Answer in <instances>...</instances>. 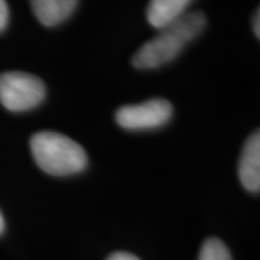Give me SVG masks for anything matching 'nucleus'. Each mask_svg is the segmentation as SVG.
I'll use <instances>...</instances> for the list:
<instances>
[{"label": "nucleus", "mask_w": 260, "mask_h": 260, "mask_svg": "<svg viewBox=\"0 0 260 260\" xmlns=\"http://www.w3.org/2000/svg\"><path fill=\"white\" fill-rule=\"evenodd\" d=\"M203 12H186L184 16L159 29V34L138 49L132 58L136 68H158L175 59L178 54L205 28Z\"/></svg>", "instance_id": "f257e3e1"}, {"label": "nucleus", "mask_w": 260, "mask_h": 260, "mask_svg": "<svg viewBox=\"0 0 260 260\" xmlns=\"http://www.w3.org/2000/svg\"><path fill=\"white\" fill-rule=\"evenodd\" d=\"M3 229H5V220H3V215L0 213V234L3 232Z\"/></svg>", "instance_id": "f8f14e48"}, {"label": "nucleus", "mask_w": 260, "mask_h": 260, "mask_svg": "<svg viewBox=\"0 0 260 260\" xmlns=\"http://www.w3.org/2000/svg\"><path fill=\"white\" fill-rule=\"evenodd\" d=\"M32 156L44 172L67 177L81 172L87 167V153L75 140L56 132H38L30 140Z\"/></svg>", "instance_id": "f03ea898"}, {"label": "nucleus", "mask_w": 260, "mask_h": 260, "mask_svg": "<svg viewBox=\"0 0 260 260\" xmlns=\"http://www.w3.org/2000/svg\"><path fill=\"white\" fill-rule=\"evenodd\" d=\"M242 185L253 194L260 191V133L254 132L247 139L239 162Z\"/></svg>", "instance_id": "39448f33"}, {"label": "nucleus", "mask_w": 260, "mask_h": 260, "mask_svg": "<svg viewBox=\"0 0 260 260\" xmlns=\"http://www.w3.org/2000/svg\"><path fill=\"white\" fill-rule=\"evenodd\" d=\"M198 260H232V256L220 239H208L201 246Z\"/></svg>", "instance_id": "6e6552de"}, {"label": "nucleus", "mask_w": 260, "mask_h": 260, "mask_svg": "<svg viewBox=\"0 0 260 260\" xmlns=\"http://www.w3.org/2000/svg\"><path fill=\"white\" fill-rule=\"evenodd\" d=\"M260 12L259 9L256 10V13H254V19H253V30H254V34H256V37L260 38Z\"/></svg>", "instance_id": "9b49d317"}, {"label": "nucleus", "mask_w": 260, "mask_h": 260, "mask_svg": "<svg viewBox=\"0 0 260 260\" xmlns=\"http://www.w3.org/2000/svg\"><path fill=\"white\" fill-rule=\"evenodd\" d=\"M172 117V104L165 99H152L139 104L123 106L116 113V120L123 129L149 130L167 124Z\"/></svg>", "instance_id": "20e7f679"}, {"label": "nucleus", "mask_w": 260, "mask_h": 260, "mask_svg": "<svg viewBox=\"0 0 260 260\" xmlns=\"http://www.w3.org/2000/svg\"><path fill=\"white\" fill-rule=\"evenodd\" d=\"M192 0H149L146 18L153 28L160 29L186 13Z\"/></svg>", "instance_id": "423d86ee"}, {"label": "nucleus", "mask_w": 260, "mask_h": 260, "mask_svg": "<svg viewBox=\"0 0 260 260\" xmlns=\"http://www.w3.org/2000/svg\"><path fill=\"white\" fill-rule=\"evenodd\" d=\"M9 22V8L6 0H0V32L5 30Z\"/></svg>", "instance_id": "1a4fd4ad"}, {"label": "nucleus", "mask_w": 260, "mask_h": 260, "mask_svg": "<svg viewBox=\"0 0 260 260\" xmlns=\"http://www.w3.org/2000/svg\"><path fill=\"white\" fill-rule=\"evenodd\" d=\"M45 85L41 78L23 71L0 74V103L10 112H26L45 99Z\"/></svg>", "instance_id": "7ed1b4c3"}, {"label": "nucleus", "mask_w": 260, "mask_h": 260, "mask_svg": "<svg viewBox=\"0 0 260 260\" xmlns=\"http://www.w3.org/2000/svg\"><path fill=\"white\" fill-rule=\"evenodd\" d=\"M37 19L45 26H56L71 16L78 0H30Z\"/></svg>", "instance_id": "0eeeda50"}, {"label": "nucleus", "mask_w": 260, "mask_h": 260, "mask_svg": "<svg viewBox=\"0 0 260 260\" xmlns=\"http://www.w3.org/2000/svg\"><path fill=\"white\" fill-rule=\"evenodd\" d=\"M107 260H140L136 256L130 254V253H124V251H117V253H113L112 256H109Z\"/></svg>", "instance_id": "9d476101"}]
</instances>
